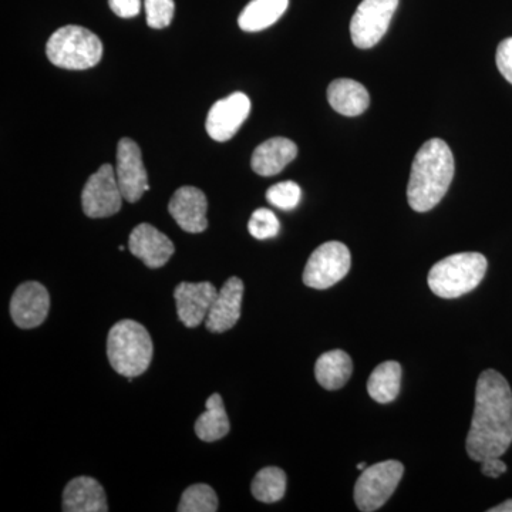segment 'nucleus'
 Returning a JSON list of instances; mask_svg holds the SVG:
<instances>
[{
    "instance_id": "1",
    "label": "nucleus",
    "mask_w": 512,
    "mask_h": 512,
    "mask_svg": "<svg viewBox=\"0 0 512 512\" xmlns=\"http://www.w3.org/2000/svg\"><path fill=\"white\" fill-rule=\"evenodd\" d=\"M512 443V392L497 370L488 369L478 377L476 407L467 436L471 460L501 457Z\"/></svg>"
},
{
    "instance_id": "2",
    "label": "nucleus",
    "mask_w": 512,
    "mask_h": 512,
    "mask_svg": "<svg viewBox=\"0 0 512 512\" xmlns=\"http://www.w3.org/2000/svg\"><path fill=\"white\" fill-rule=\"evenodd\" d=\"M454 178V156L446 141L431 138L417 151L407 187V200L417 212L433 210Z\"/></svg>"
},
{
    "instance_id": "3",
    "label": "nucleus",
    "mask_w": 512,
    "mask_h": 512,
    "mask_svg": "<svg viewBox=\"0 0 512 512\" xmlns=\"http://www.w3.org/2000/svg\"><path fill=\"white\" fill-rule=\"evenodd\" d=\"M150 333L136 320H120L107 336V357L119 375L133 379L146 373L153 360Z\"/></svg>"
},
{
    "instance_id": "4",
    "label": "nucleus",
    "mask_w": 512,
    "mask_h": 512,
    "mask_svg": "<svg viewBox=\"0 0 512 512\" xmlns=\"http://www.w3.org/2000/svg\"><path fill=\"white\" fill-rule=\"evenodd\" d=\"M487 266V259L478 252L447 256L431 268L427 282L434 295L440 298H460L480 285Z\"/></svg>"
},
{
    "instance_id": "5",
    "label": "nucleus",
    "mask_w": 512,
    "mask_h": 512,
    "mask_svg": "<svg viewBox=\"0 0 512 512\" xmlns=\"http://www.w3.org/2000/svg\"><path fill=\"white\" fill-rule=\"evenodd\" d=\"M46 55L57 67L86 70L99 64L103 45L99 36L82 26H64L50 36Z\"/></svg>"
},
{
    "instance_id": "6",
    "label": "nucleus",
    "mask_w": 512,
    "mask_h": 512,
    "mask_svg": "<svg viewBox=\"0 0 512 512\" xmlns=\"http://www.w3.org/2000/svg\"><path fill=\"white\" fill-rule=\"evenodd\" d=\"M403 474L404 466L396 460L382 461L365 468L355 485L357 508L363 512L379 510L392 497Z\"/></svg>"
},
{
    "instance_id": "7",
    "label": "nucleus",
    "mask_w": 512,
    "mask_h": 512,
    "mask_svg": "<svg viewBox=\"0 0 512 512\" xmlns=\"http://www.w3.org/2000/svg\"><path fill=\"white\" fill-rule=\"evenodd\" d=\"M350 258L349 248L338 241L325 242L313 251L305 271L303 282L313 289H328L338 284L349 274Z\"/></svg>"
},
{
    "instance_id": "8",
    "label": "nucleus",
    "mask_w": 512,
    "mask_h": 512,
    "mask_svg": "<svg viewBox=\"0 0 512 512\" xmlns=\"http://www.w3.org/2000/svg\"><path fill=\"white\" fill-rule=\"evenodd\" d=\"M397 6L399 0H363L350 23V35L355 46L359 49L376 46L386 35Z\"/></svg>"
},
{
    "instance_id": "9",
    "label": "nucleus",
    "mask_w": 512,
    "mask_h": 512,
    "mask_svg": "<svg viewBox=\"0 0 512 512\" xmlns=\"http://www.w3.org/2000/svg\"><path fill=\"white\" fill-rule=\"evenodd\" d=\"M123 194L113 165L103 164L89 178L82 192L83 212L90 218H107L121 210Z\"/></svg>"
},
{
    "instance_id": "10",
    "label": "nucleus",
    "mask_w": 512,
    "mask_h": 512,
    "mask_svg": "<svg viewBox=\"0 0 512 512\" xmlns=\"http://www.w3.org/2000/svg\"><path fill=\"white\" fill-rule=\"evenodd\" d=\"M117 183L124 200L137 202L150 190L141 150L131 138H121L117 147Z\"/></svg>"
},
{
    "instance_id": "11",
    "label": "nucleus",
    "mask_w": 512,
    "mask_h": 512,
    "mask_svg": "<svg viewBox=\"0 0 512 512\" xmlns=\"http://www.w3.org/2000/svg\"><path fill=\"white\" fill-rule=\"evenodd\" d=\"M249 111H251V100L248 99L247 94L232 93L225 99L218 100L211 107L205 123L208 136L220 143L231 140L248 119Z\"/></svg>"
},
{
    "instance_id": "12",
    "label": "nucleus",
    "mask_w": 512,
    "mask_h": 512,
    "mask_svg": "<svg viewBox=\"0 0 512 512\" xmlns=\"http://www.w3.org/2000/svg\"><path fill=\"white\" fill-rule=\"evenodd\" d=\"M50 309V296L39 282H25L13 293L10 301V316L22 329H33L42 325Z\"/></svg>"
},
{
    "instance_id": "13",
    "label": "nucleus",
    "mask_w": 512,
    "mask_h": 512,
    "mask_svg": "<svg viewBox=\"0 0 512 512\" xmlns=\"http://www.w3.org/2000/svg\"><path fill=\"white\" fill-rule=\"evenodd\" d=\"M217 295V288L211 282H181L174 291L178 318L187 328H197L207 319Z\"/></svg>"
},
{
    "instance_id": "14",
    "label": "nucleus",
    "mask_w": 512,
    "mask_h": 512,
    "mask_svg": "<svg viewBox=\"0 0 512 512\" xmlns=\"http://www.w3.org/2000/svg\"><path fill=\"white\" fill-rule=\"evenodd\" d=\"M208 201L198 188L181 187L174 192L168 211L181 229L190 234H201L208 228Z\"/></svg>"
},
{
    "instance_id": "15",
    "label": "nucleus",
    "mask_w": 512,
    "mask_h": 512,
    "mask_svg": "<svg viewBox=\"0 0 512 512\" xmlns=\"http://www.w3.org/2000/svg\"><path fill=\"white\" fill-rule=\"evenodd\" d=\"M128 248L151 269L167 264L175 251L173 241L150 224L137 225L131 231Z\"/></svg>"
},
{
    "instance_id": "16",
    "label": "nucleus",
    "mask_w": 512,
    "mask_h": 512,
    "mask_svg": "<svg viewBox=\"0 0 512 512\" xmlns=\"http://www.w3.org/2000/svg\"><path fill=\"white\" fill-rule=\"evenodd\" d=\"M244 282L237 276L229 278L217 298L212 303L205 326L211 333H224L234 328L241 318L242 298H244Z\"/></svg>"
},
{
    "instance_id": "17",
    "label": "nucleus",
    "mask_w": 512,
    "mask_h": 512,
    "mask_svg": "<svg viewBox=\"0 0 512 512\" xmlns=\"http://www.w3.org/2000/svg\"><path fill=\"white\" fill-rule=\"evenodd\" d=\"M64 512H107L106 491L92 477H77L63 491Z\"/></svg>"
},
{
    "instance_id": "18",
    "label": "nucleus",
    "mask_w": 512,
    "mask_h": 512,
    "mask_svg": "<svg viewBox=\"0 0 512 512\" xmlns=\"http://www.w3.org/2000/svg\"><path fill=\"white\" fill-rule=\"evenodd\" d=\"M298 156V147L289 138L275 137L255 148L252 154V170L262 177H272Z\"/></svg>"
},
{
    "instance_id": "19",
    "label": "nucleus",
    "mask_w": 512,
    "mask_h": 512,
    "mask_svg": "<svg viewBox=\"0 0 512 512\" xmlns=\"http://www.w3.org/2000/svg\"><path fill=\"white\" fill-rule=\"evenodd\" d=\"M328 100L333 110L348 117L360 116L370 104L366 87L350 79H338L330 83Z\"/></svg>"
},
{
    "instance_id": "20",
    "label": "nucleus",
    "mask_w": 512,
    "mask_h": 512,
    "mask_svg": "<svg viewBox=\"0 0 512 512\" xmlns=\"http://www.w3.org/2000/svg\"><path fill=\"white\" fill-rule=\"evenodd\" d=\"M289 0H251L238 18L239 28L254 33L268 29L282 18Z\"/></svg>"
},
{
    "instance_id": "21",
    "label": "nucleus",
    "mask_w": 512,
    "mask_h": 512,
    "mask_svg": "<svg viewBox=\"0 0 512 512\" xmlns=\"http://www.w3.org/2000/svg\"><path fill=\"white\" fill-rule=\"evenodd\" d=\"M352 359L343 350H330L319 357L315 366L316 380L323 389L338 390L352 376Z\"/></svg>"
},
{
    "instance_id": "22",
    "label": "nucleus",
    "mask_w": 512,
    "mask_h": 512,
    "mask_svg": "<svg viewBox=\"0 0 512 512\" xmlns=\"http://www.w3.org/2000/svg\"><path fill=\"white\" fill-rule=\"evenodd\" d=\"M400 386H402V366L390 360L373 370L367 382V392L375 402L387 404L399 396Z\"/></svg>"
},
{
    "instance_id": "23",
    "label": "nucleus",
    "mask_w": 512,
    "mask_h": 512,
    "mask_svg": "<svg viewBox=\"0 0 512 512\" xmlns=\"http://www.w3.org/2000/svg\"><path fill=\"white\" fill-rule=\"evenodd\" d=\"M207 410L195 421L198 439L212 443L224 439L229 433V420L220 394H212L207 400Z\"/></svg>"
},
{
    "instance_id": "24",
    "label": "nucleus",
    "mask_w": 512,
    "mask_h": 512,
    "mask_svg": "<svg viewBox=\"0 0 512 512\" xmlns=\"http://www.w3.org/2000/svg\"><path fill=\"white\" fill-rule=\"evenodd\" d=\"M252 495L265 504L278 503L286 491V474L278 467L262 468L251 485Z\"/></svg>"
},
{
    "instance_id": "25",
    "label": "nucleus",
    "mask_w": 512,
    "mask_h": 512,
    "mask_svg": "<svg viewBox=\"0 0 512 512\" xmlns=\"http://www.w3.org/2000/svg\"><path fill=\"white\" fill-rule=\"evenodd\" d=\"M217 510V494L207 484H194L188 487L178 505L180 512H215Z\"/></svg>"
},
{
    "instance_id": "26",
    "label": "nucleus",
    "mask_w": 512,
    "mask_h": 512,
    "mask_svg": "<svg viewBox=\"0 0 512 512\" xmlns=\"http://www.w3.org/2000/svg\"><path fill=\"white\" fill-rule=\"evenodd\" d=\"M301 198V187L293 183V181H284V183L272 185L266 191V200L269 201V204L284 211L293 210V208L298 207Z\"/></svg>"
},
{
    "instance_id": "27",
    "label": "nucleus",
    "mask_w": 512,
    "mask_h": 512,
    "mask_svg": "<svg viewBox=\"0 0 512 512\" xmlns=\"http://www.w3.org/2000/svg\"><path fill=\"white\" fill-rule=\"evenodd\" d=\"M281 224L278 218L268 208H259L252 214L248 222V231L256 239L274 238L279 234Z\"/></svg>"
},
{
    "instance_id": "28",
    "label": "nucleus",
    "mask_w": 512,
    "mask_h": 512,
    "mask_svg": "<svg viewBox=\"0 0 512 512\" xmlns=\"http://www.w3.org/2000/svg\"><path fill=\"white\" fill-rule=\"evenodd\" d=\"M147 23L150 28L164 29L174 18V0H144Z\"/></svg>"
},
{
    "instance_id": "29",
    "label": "nucleus",
    "mask_w": 512,
    "mask_h": 512,
    "mask_svg": "<svg viewBox=\"0 0 512 512\" xmlns=\"http://www.w3.org/2000/svg\"><path fill=\"white\" fill-rule=\"evenodd\" d=\"M498 70L503 74L505 80L512 84V37L503 40L498 46L497 55H495Z\"/></svg>"
},
{
    "instance_id": "30",
    "label": "nucleus",
    "mask_w": 512,
    "mask_h": 512,
    "mask_svg": "<svg viewBox=\"0 0 512 512\" xmlns=\"http://www.w3.org/2000/svg\"><path fill=\"white\" fill-rule=\"evenodd\" d=\"M111 10L120 18H134L140 13L141 0H109Z\"/></svg>"
},
{
    "instance_id": "31",
    "label": "nucleus",
    "mask_w": 512,
    "mask_h": 512,
    "mask_svg": "<svg viewBox=\"0 0 512 512\" xmlns=\"http://www.w3.org/2000/svg\"><path fill=\"white\" fill-rule=\"evenodd\" d=\"M507 471L504 461L500 460V457H488L481 461V473L485 477L497 478L503 476Z\"/></svg>"
},
{
    "instance_id": "32",
    "label": "nucleus",
    "mask_w": 512,
    "mask_h": 512,
    "mask_svg": "<svg viewBox=\"0 0 512 512\" xmlns=\"http://www.w3.org/2000/svg\"><path fill=\"white\" fill-rule=\"evenodd\" d=\"M488 512H512V500L505 501V503L497 505V507L490 508Z\"/></svg>"
},
{
    "instance_id": "33",
    "label": "nucleus",
    "mask_w": 512,
    "mask_h": 512,
    "mask_svg": "<svg viewBox=\"0 0 512 512\" xmlns=\"http://www.w3.org/2000/svg\"><path fill=\"white\" fill-rule=\"evenodd\" d=\"M365 468H366V464L365 463L357 464V470H365Z\"/></svg>"
}]
</instances>
